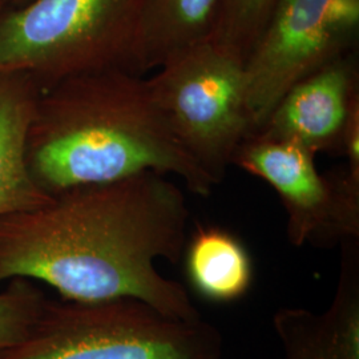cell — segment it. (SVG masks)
<instances>
[{
	"label": "cell",
	"instance_id": "6da1fadb",
	"mask_svg": "<svg viewBox=\"0 0 359 359\" xmlns=\"http://www.w3.org/2000/svg\"><path fill=\"white\" fill-rule=\"evenodd\" d=\"M188 221L184 193L160 173L76 187L0 217V283L27 278L76 302L130 298L194 321L184 286L156 268L179 262Z\"/></svg>",
	"mask_w": 359,
	"mask_h": 359
},
{
	"label": "cell",
	"instance_id": "7a4b0ae2",
	"mask_svg": "<svg viewBox=\"0 0 359 359\" xmlns=\"http://www.w3.org/2000/svg\"><path fill=\"white\" fill-rule=\"evenodd\" d=\"M26 163L50 196L144 172L177 176L201 197L217 187L169 127L147 79L124 69L65 77L39 90Z\"/></svg>",
	"mask_w": 359,
	"mask_h": 359
},
{
	"label": "cell",
	"instance_id": "3957f363",
	"mask_svg": "<svg viewBox=\"0 0 359 359\" xmlns=\"http://www.w3.org/2000/svg\"><path fill=\"white\" fill-rule=\"evenodd\" d=\"M221 348L203 318L169 317L137 299H48L25 341L0 359H219Z\"/></svg>",
	"mask_w": 359,
	"mask_h": 359
},
{
	"label": "cell",
	"instance_id": "277c9868",
	"mask_svg": "<svg viewBox=\"0 0 359 359\" xmlns=\"http://www.w3.org/2000/svg\"><path fill=\"white\" fill-rule=\"evenodd\" d=\"M144 0H31L0 13V72L40 90L104 69L130 72Z\"/></svg>",
	"mask_w": 359,
	"mask_h": 359
},
{
	"label": "cell",
	"instance_id": "5b68a950",
	"mask_svg": "<svg viewBox=\"0 0 359 359\" xmlns=\"http://www.w3.org/2000/svg\"><path fill=\"white\" fill-rule=\"evenodd\" d=\"M147 81L180 142L218 185L252 135L244 59L209 39L173 56Z\"/></svg>",
	"mask_w": 359,
	"mask_h": 359
},
{
	"label": "cell",
	"instance_id": "8992f818",
	"mask_svg": "<svg viewBox=\"0 0 359 359\" xmlns=\"http://www.w3.org/2000/svg\"><path fill=\"white\" fill-rule=\"evenodd\" d=\"M358 31L359 0H276L245 60L252 135L295 83L351 53Z\"/></svg>",
	"mask_w": 359,
	"mask_h": 359
},
{
	"label": "cell",
	"instance_id": "52a82bcc",
	"mask_svg": "<svg viewBox=\"0 0 359 359\" xmlns=\"http://www.w3.org/2000/svg\"><path fill=\"white\" fill-rule=\"evenodd\" d=\"M316 154L289 140L250 135L233 164L264 180L287 215V237L295 246L334 245L359 234V176L345 169L322 176Z\"/></svg>",
	"mask_w": 359,
	"mask_h": 359
},
{
	"label": "cell",
	"instance_id": "ba28073f",
	"mask_svg": "<svg viewBox=\"0 0 359 359\" xmlns=\"http://www.w3.org/2000/svg\"><path fill=\"white\" fill-rule=\"evenodd\" d=\"M358 97V71L351 52L295 83L255 135L294 142L316 154L342 151L347 117Z\"/></svg>",
	"mask_w": 359,
	"mask_h": 359
},
{
	"label": "cell",
	"instance_id": "9c48e42d",
	"mask_svg": "<svg viewBox=\"0 0 359 359\" xmlns=\"http://www.w3.org/2000/svg\"><path fill=\"white\" fill-rule=\"evenodd\" d=\"M358 238L345 243V255L333 304L317 314L283 309L274 316L285 359H359Z\"/></svg>",
	"mask_w": 359,
	"mask_h": 359
},
{
	"label": "cell",
	"instance_id": "30bf717a",
	"mask_svg": "<svg viewBox=\"0 0 359 359\" xmlns=\"http://www.w3.org/2000/svg\"><path fill=\"white\" fill-rule=\"evenodd\" d=\"M39 90L26 72H0V217L52 198L32 180L26 163L27 128Z\"/></svg>",
	"mask_w": 359,
	"mask_h": 359
},
{
	"label": "cell",
	"instance_id": "8fae6325",
	"mask_svg": "<svg viewBox=\"0 0 359 359\" xmlns=\"http://www.w3.org/2000/svg\"><path fill=\"white\" fill-rule=\"evenodd\" d=\"M221 0H144L130 72L142 76L212 38Z\"/></svg>",
	"mask_w": 359,
	"mask_h": 359
},
{
	"label": "cell",
	"instance_id": "7c38bea8",
	"mask_svg": "<svg viewBox=\"0 0 359 359\" xmlns=\"http://www.w3.org/2000/svg\"><path fill=\"white\" fill-rule=\"evenodd\" d=\"M182 256L189 283L209 301H236L252 285L250 255L241 240L226 229L198 225Z\"/></svg>",
	"mask_w": 359,
	"mask_h": 359
},
{
	"label": "cell",
	"instance_id": "4fadbf2b",
	"mask_svg": "<svg viewBox=\"0 0 359 359\" xmlns=\"http://www.w3.org/2000/svg\"><path fill=\"white\" fill-rule=\"evenodd\" d=\"M276 0H221L210 40L244 60L269 20Z\"/></svg>",
	"mask_w": 359,
	"mask_h": 359
},
{
	"label": "cell",
	"instance_id": "5bb4252c",
	"mask_svg": "<svg viewBox=\"0 0 359 359\" xmlns=\"http://www.w3.org/2000/svg\"><path fill=\"white\" fill-rule=\"evenodd\" d=\"M48 298L27 278H13L0 290V351L25 341Z\"/></svg>",
	"mask_w": 359,
	"mask_h": 359
},
{
	"label": "cell",
	"instance_id": "9a60e30c",
	"mask_svg": "<svg viewBox=\"0 0 359 359\" xmlns=\"http://www.w3.org/2000/svg\"><path fill=\"white\" fill-rule=\"evenodd\" d=\"M13 6H15V0H0V13L13 10Z\"/></svg>",
	"mask_w": 359,
	"mask_h": 359
},
{
	"label": "cell",
	"instance_id": "2e32d148",
	"mask_svg": "<svg viewBox=\"0 0 359 359\" xmlns=\"http://www.w3.org/2000/svg\"><path fill=\"white\" fill-rule=\"evenodd\" d=\"M31 0H15V6H13V8H18V7H22V6H25L27 3H29Z\"/></svg>",
	"mask_w": 359,
	"mask_h": 359
},
{
	"label": "cell",
	"instance_id": "e0dca14e",
	"mask_svg": "<svg viewBox=\"0 0 359 359\" xmlns=\"http://www.w3.org/2000/svg\"></svg>",
	"mask_w": 359,
	"mask_h": 359
}]
</instances>
